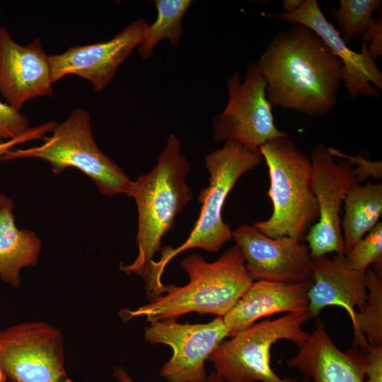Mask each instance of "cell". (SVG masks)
Returning <instances> with one entry per match:
<instances>
[{"label": "cell", "instance_id": "1", "mask_svg": "<svg viewBox=\"0 0 382 382\" xmlns=\"http://www.w3.org/2000/svg\"><path fill=\"white\" fill-rule=\"evenodd\" d=\"M293 25L274 35L255 62L267 98L272 107L325 115L336 105L342 64L314 31Z\"/></svg>", "mask_w": 382, "mask_h": 382}, {"label": "cell", "instance_id": "2", "mask_svg": "<svg viewBox=\"0 0 382 382\" xmlns=\"http://www.w3.org/2000/svg\"><path fill=\"white\" fill-rule=\"evenodd\" d=\"M180 265L189 277L187 284L168 285L165 294L149 303L134 310H121L118 314L122 320L145 317L153 323L192 312L223 318L253 282L236 244L214 262H207L204 256L194 253L186 256Z\"/></svg>", "mask_w": 382, "mask_h": 382}, {"label": "cell", "instance_id": "3", "mask_svg": "<svg viewBox=\"0 0 382 382\" xmlns=\"http://www.w3.org/2000/svg\"><path fill=\"white\" fill-rule=\"evenodd\" d=\"M189 170L180 142L171 134L156 166L133 181L127 197L133 198L137 207L138 255L130 264L120 263L123 272L146 278L155 253L161 250L163 238L192 199V188L186 182Z\"/></svg>", "mask_w": 382, "mask_h": 382}, {"label": "cell", "instance_id": "4", "mask_svg": "<svg viewBox=\"0 0 382 382\" xmlns=\"http://www.w3.org/2000/svg\"><path fill=\"white\" fill-rule=\"evenodd\" d=\"M262 161L259 151H253L236 141L225 142L221 148L204 156L209 178L208 186L199 195L201 209L198 219L185 242L175 248L170 245L163 247L159 260L151 261L144 279L147 294L156 295L164 291L163 271L177 255L194 248L217 253L233 239L230 226L222 219L224 204L238 180L256 168Z\"/></svg>", "mask_w": 382, "mask_h": 382}, {"label": "cell", "instance_id": "5", "mask_svg": "<svg viewBox=\"0 0 382 382\" xmlns=\"http://www.w3.org/2000/svg\"><path fill=\"white\" fill-rule=\"evenodd\" d=\"M259 151L269 170L270 217L253 226L272 238L289 236L301 241L318 218L310 158L289 137L273 139Z\"/></svg>", "mask_w": 382, "mask_h": 382}, {"label": "cell", "instance_id": "6", "mask_svg": "<svg viewBox=\"0 0 382 382\" xmlns=\"http://www.w3.org/2000/svg\"><path fill=\"white\" fill-rule=\"evenodd\" d=\"M53 134L45 137L42 144L25 149H11L1 161L34 158L48 162L54 174L74 168L95 183L107 197L129 194L133 181L98 146L92 131L91 115L83 109L74 110L57 124Z\"/></svg>", "mask_w": 382, "mask_h": 382}, {"label": "cell", "instance_id": "7", "mask_svg": "<svg viewBox=\"0 0 382 382\" xmlns=\"http://www.w3.org/2000/svg\"><path fill=\"white\" fill-rule=\"evenodd\" d=\"M311 318L303 310L255 323L220 343L208 360L225 382H309L305 378L279 377L272 369L270 351L282 340L303 345L310 334L302 326Z\"/></svg>", "mask_w": 382, "mask_h": 382}, {"label": "cell", "instance_id": "8", "mask_svg": "<svg viewBox=\"0 0 382 382\" xmlns=\"http://www.w3.org/2000/svg\"><path fill=\"white\" fill-rule=\"evenodd\" d=\"M226 87L228 103L212 122L213 142L236 141L259 151L273 139L289 136L274 124L266 82L255 63L248 64L243 79L238 71L231 74Z\"/></svg>", "mask_w": 382, "mask_h": 382}, {"label": "cell", "instance_id": "9", "mask_svg": "<svg viewBox=\"0 0 382 382\" xmlns=\"http://www.w3.org/2000/svg\"><path fill=\"white\" fill-rule=\"evenodd\" d=\"M0 366L11 382H73L64 366L62 334L45 322L1 331Z\"/></svg>", "mask_w": 382, "mask_h": 382}, {"label": "cell", "instance_id": "10", "mask_svg": "<svg viewBox=\"0 0 382 382\" xmlns=\"http://www.w3.org/2000/svg\"><path fill=\"white\" fill-rule=\"evenodd\" d=\"M309 158L312 188L318 206V220L304 238L310 255L318 257L330 253L344 254L340 214L347 191L359 184L352 166L345 159L335 163L323 144L313 149Z\"/></svg>", "mask_w": 382, "mask_h": 382}, {"label": "cell", "instance_id": "11", "mask_svg": "<svg viewBox=\"0 0 382 382\" xmlns=\"http://www.w3.org/2000/svg\"><path fill=\"white\" fill-rule=\"evenodd\" d=\"M145 340L172 348L173 354L160 370L167 382H205V361L230 332L222 317L211 322L181 324L174 318L150 323Z\"/></svg>", "mask_w": 382, "mask_h": 382}, {"label": "cell", "instance_id": "12", "mask_svg": "<svg viewBox=\"0 0 382 382\" xmlns=\"http://www.w3.org/2000/svg\"><path fill=\"white\" fill-rule=\"evenodd\" d=\"M232 237L253 282L312 284V257L308 245L289 236L268 237L245 223L232 231Z\"/></svg>", "mask_w": 382, "mask_h": 382}, {"label": "cell", "instance_id": "13", "mask_svg": "<svg viewBox=\"0 0 382 382\" xmlns=\"http://www.w3.org/2000/svg\"><path fill=\"white\" fill-rule=\"evenodd\" d=\"M149 24L139 18L108 41L69 47L48 55L52 84L69 74L90 81L96 92L105 89L119 66L140 45Z\"/></svg>", "mask_w": 382, "mask_h": 382}, {"label": "cell", "instance_id": "14", "mask_svg": "<svg viewBox=\"0 0 382 382\" xmlns=\"http://www.w3.org/2000/svg\"><path fill=\"white\" fill-rule=\"evenodd\" d=\"M279 20L291 24H301L314 31L342 64L343 81L349 97L355 99L359 94L374 98H380L378 90H382V72L368 51L367 45L361 42V52L351 50L342 40L340 33L325 18L317 0H304L292 13L282 12L274 15Z\"/></svg>", "mask_w": 382, "mask_h": 382}, {"label": "cell", "instance_id": "15", "mask_svg": "<svg viewBox=\"0 0 382 382\" xmlns=\"http://www.w3.org/2000/svg\"><path fill=\"white\" fill-rule=\"evenodd\" d=\"M48 55L36 38L25 46L16 42L0 27V93L20 112L30 99L53 95Z\"/></svg>", "mask_w": 382, "mask_h": 382}, {"label": "cell", "instance_id": "16", "mask_svg": "<svg viewBox=\"0 0 382 382\" xmlns=\"http://www.w3.org/2000/svg\"><path fill=\"white\" fill-rule=\"evenodd\" d=\"M286 365L309 382H364L361 350L341 351L332 341L323 320H316L309 338Z\"/></svg>", "mask_w": 382, "mask_h": 382}, {"label": "cell", "instance_id": "17", "mask_svg": "<svg viewBox=\"0 0 382 382\" xmlns=\"http://www.w3.org/2000/svg\"><path fill=\"white\" fill-rule=\"evenodd\" d=\"M312 265L313 281L308 292L311 318H317L327 306H340L352 322L355 308L360 309L366 299L365 273L349 268L344 254L312 257Z\"/></svg>", "mask_w": 382, "mask_h": 382}, {"label": "cell", "instance_id": "18", "mask_svg": "<svg viewBox=\"0 0 382 382\" xmlns=\"http://www.w3.org/2000/svg\"><path fill=\"white\" fill-rule=\"evenodd\" d=\"M311 284L253 282L232 309L223 317L231 337L260 318L279 313L308 310Z\"/></svg>", "mask_w": 382, "mask_h": 382}, {"label": "cell", "instance_id": "19", "mask_svg": "<svg viewBox=\"0 0 382 382\" xmlns=\"http://www.w3.org/2000/svg\"><path fill=\"white\" fill-rule=\"evenodd\" d=\"M13 209V201L0 194V277L18 288L21 270L37 265L42 243L33 231L18 228Z\"/></svg>", "mask_w": 382, "mask_h": 382}, {"label": "cell", "instance_id": "20", "mask_svg": "<svg viewBox=\"0 0 382 382\" xmlns=\"http://www.w3.org/2000/svg\"><path fill=\"white\" fill-rule=\"evenodd\" d=\"M341 221L344 255L378 223L382 214V184H357L347 192Z\"/></svg>", "mask_w": 382, "mask_h": 382}, {"label": "cell", "instance_id": "21", "mask_svg": "<svg viewBox=\"0 0 382 382\" xmlns=\"http://www.w3.org/2000/svg\"><path fill=\"white\" fill-rule=\"evenodd\" d=\"M367 296L364 306L355 311L352 322L354 347L366 342L382 345V272L369 267L365 272Z\"/></svg>", "mask_w": 382, "mask_h": 382}, {"label": "cell", "instance_id": "22", "mask_svg": "<svg viewBox=\"0 0 382 382\" xmlns=\"http://www.w3.org/2000/svg\"><path fill=\"white\" fill-rule=\"evenodd\" d=\"M190 0H155L157 11L156 21L149 25L146 33L138 47V53L142 59L149 58L156 46L164 39L176 46L184 33L182 21L192 4Z\"/></svg>", "mask_w": 382, "mask_h": 382}, {"label": "cell", "instance_id": "23", "mask_svg": "<svg viewBox=\"0 0 382 382\" xmlns=\"http://www.w3.org/2000/svg\"><path fill=\"white\" fill-rule=\"evenodd\" d=\"M381 4L380 0H340L333 15L340 28L342 38L348 44L362 36L374 18L372 13Z\"/></svg>", "mask_w": 382, "mask_h": 382}, {"label": "cell", "instance_id": "24", "mask_svg": "<svg viewBox=\"0 0 382 382\" xmlns=\"http://www.w3.org/2000/svg\"><path fill=\"white\" fill-rule=\"evenodd\" d=\"M346 265L351 270L365 273L371 265L382 271V223L378 222L345 255Z\"/></svg>", "mask_w": 382, "mask_h": 382}, {"label": "cell", "instance_id": "25", "mask_svg": "<svg viewBox=\"0 0 382 382\" xmlns=\"http://www.w3.org/2000/svg\"><path fill=\"white\" fill-rule=\"evenodd\" d=\"M30 129L29 120L24 115L0 100V142L19 137Z\"/></svg>", "mask_w": 382, "mask_h": 382}, {"label": "cell", "instance_id": "26", "mask_svg": "<svg viewBox=\"0 0 382 382\" xmlns=\"http://www.w3.org/2000/svg\"><path fill=\"white\" fill-rule=\"evenodd\" d=\"M328 152L334 158L338 157L346 160L353 168L354 174L359 184L366 179H381L382 178V162L371 161L365 158L361 153L355 156L344 154L335 148H327Z\"/></svg>", "mask_w": 382, "mask_h": 382}, {"label": "cell", "instance_id": "27", "mask_svg": "<svg viewBox=\"0 0 382 382\" xmlns=\"http://www.w3.org/2000/svg\"><path fill=\"white\" fill-rule=\"evenodd\" d=\"M364 382H382V345H372L368 342L362 347Z\"/></svg>", "mask_w": 382, "mask_h": 382}, {"label": "cell", "instance_id": "28", "mask_svg": "<svg viewBox=\"0 0 382 382\" xmlns=\"http://www.w3.org/2000/svg\"><path fill=\"white\" fill-rule=\"evenodd\" d=\"M57 122L50 121L40 124L30 129L23 134L8 141L0 142V158L8 151L13 149L15 146L31 140L43 139L47 133L52 132Z\"/></svg>", "mask_w": 382, "mask_h": 382}, {"label": "cell", "instance_id": "29", "mask_svg": "<svg viewBox=\"0 0 382 382\" xmlns=\"http://www.w3.org/2000/svg\"><path fill=\"white\" fill-rule=\"evenodd\" d=\"M368 46L369 54L374 60L382 55V14L374 18L362 35V41Z\"/></svg>", "mask_w": 382, "mask_h": 382}, {"label": "cell", "instance_id": "30", "mask_svg": "<svg viewBox=\"0 0 382 382\" xmlns=\"http://www.w3.org/2000/svg\"><path fill=\"white\" fill-rule=\"evenodd\" d=\"M113 376L119 382H136L127 374L126 370L121 366L114 368ZM205 382H225L223 378L216 372H211L207 378Z\"/></svg>", "mask_w": 382, "mask_h": 382}, {"label": "cell", "instance_id": "31", "mask_svg": "<svg viewBox=\"0 0 382 382\" xmlns=\"http://www.w3.org/2000/svg\"><path fill=\"white\" fill-rule=\"evenodd\" d=\"M304 0H283L282 6L284 12L292 13L297 10L303 3Z\"/></svg>", "mask_w": 382, "mask_h": 382}, {"label": "cell", "instance_id": "32", "mask_svg": "<svg viewBox=\"0 0 382 382\" xmlns=\"http://www.w3.org/2000/svg\"><path fill=\"white\" fill-rule=\"evenodd\" d=\"M7 377L0 366V382H6Z\"/></svg>", "mask_w": 382, "mask_h": 382}]
</instances>
